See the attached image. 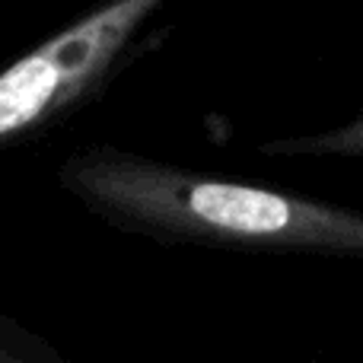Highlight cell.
I'll return each instance as SVG.
<instances>
[{"label": "cell", "mask_w": 363, "mask_h": 363, "mask_svg": "<svg viewBox=\"0 0 363 363\" xmlns=\"http://www.w3.org/2000/svg\"><path fill=\"white\" fill-rule=\"evenodd\" d=\"M57 182L96 217L163 242L363 258V211L207 176L121 147L74 153Z\"/></svg>", "instance_id": "6da1fadb"}, {"label": "cell", "mask_w": 363, "mask_h": 363, "mask_svg": "<svg viewBox=\"0 0 363 363\" xmlns=\"http://www.w3.org/2000/svg\"><path fill=\"white\" fill-rule=\"evenodd\" d=\"M166 0H106L0 70V150L93 99Z\"/></svg>", "instance_id": "7a4b0ae2"}, {"label": "cell", "mask_w": 363, "mask_h": 363, "mask_svg": "<svg viewBox=\"0 0 363 363\" xmlns=\"http://www.w3.org/2000/svg\"><path fill=\"white\" fill-rule=\"evenodd\" d=\"M258 153L281 160H363V112L332 131L296 134L262 144Z\"/></svg>", "instance_id": "3957f363"}, {"label": "cell", "mask_w": 363, "mask_h": 363, "mask_svg": "<svg viewBox=\"0 0 363 363\" xmlns=\"http://www.w3.org/2000/svg\"><path fill=\"white\" fill-rule=\"evenodd\" d=\"M48 345L35 338V335L23 332L19 325H13L10 319L0 315V363H38V360H51Z\"/></svg>", "instance_id": "277c9868"}]
</instances>
